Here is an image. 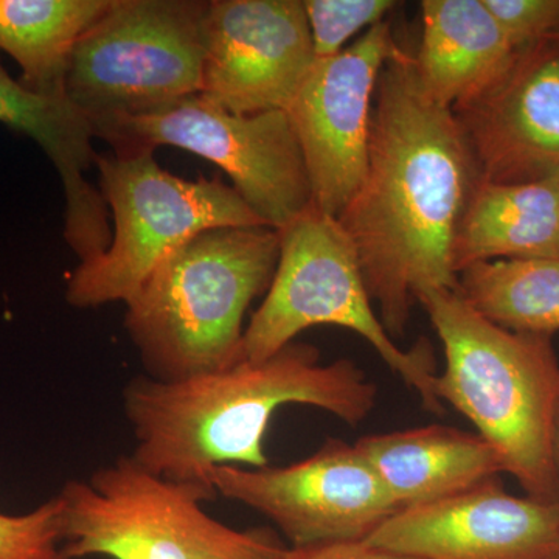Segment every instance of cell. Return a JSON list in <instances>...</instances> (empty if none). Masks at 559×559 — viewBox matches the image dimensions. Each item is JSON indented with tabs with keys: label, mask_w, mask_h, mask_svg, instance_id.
<instances>
[{
	"label": "cell",
	"mask_w": 559,
	"mask_h": 559,
	"mask_svg": "<svg viewBox=\"0 0 559 559\" xmlns=\"http://www.w3.org/2000/svg\"><path fill=\"white\" fill-rule=\"evenodd\" d=\"M479 179L454 110L426 94L401 50L378 80L366 175L337 216L392 340L425 294L459 288L452 248Z\"/></svg>",
	"instance_id": "6da1fadb"
},
{
	"label": "cell",
	"mask_w": 559,
	"mask_h": 559,
	"mask_svg": "<svg viewBox=\"0 0 559 559\" xmlns=\"http://www.w3.org/2000/svg\"><path fill=\"white\" fill-rule=\"evenodd\" d=\"M377 400V385L353 360L322 364L318 348L293 342L271 358L187 380L134 378L123 390V412L139 465L215 491L210 474L218 466L270 465L264 437L282 407H316L356 426Z\"/></svg>",
	"instance_id": "7a4b0ae2"
},
{
	"label": "cell",
	"mask_w": 559,
	"mask_h": 559,
	"mask_svg": "<svg viewBox=\"0 0 559 559\" xmlns=\"http://www.w3.org/2000/svg\"><path fill=\"white\" fill-rule=\"evenodd\" d=\"M418 304L443 345L441 404L473 423L528 498L555 503L559 360L551 337L496 325L459 288L430 290Z\"/></svg>",
	"instance_id": "3957f363"
},
{
	"label": "cell",
	"mask_w": 559,
	"mask_h": 559,
	"mask_svg": "<svg viewBox=\"0 0 559 559\" xmlns=\"http://www.w3.org/2000/svg\"><path fill=\"white\" fill-rule=\"evenodd\" d=\"M280 231L216 227L173 252L127 304L124 329L146 377L187 380L242 359L246 312L267 293Z\"/></svg>",
	"instance_id": "277c9868"
},
{
	"label": "cell",
	"mask_w": 559,
	"mask_h": 559,
	"mask_svg": "<svg viewBox=\"0 0 559 559\" xmlns=\"http://www.w3.org/2000/svg\"><path fill=\"white\" fill-rule=\"evenodd\" d=\"M216 496L120 455L86 480L62 485V550L69 559H272L285 547L270 528H234L210 516L204 503Z\"/></svg>",
	"instance_id": "5b68a950"
},
{
	"label": "cell",
	"mask_w": 559,
	"mask_h": 559,
	"mask_svg": "<svg viewBox=\"0 0 559 559\" xmlns=\"http://www.w3.org/2000/svg\"><path fill=\"white\" fill-rule=\"evenodd\" d=\"M280 231L277 270L242 336V359L263 360L305 330L334 325L359 334L393 373L415 390L423 407L443 412L428 341L403 349L373 310L355 246L340 221L311 207Z\"/></svg>",
	"instance_id": "8992f818"
},
{
	"label": "cell",
	"mask_w": 559,
	"mask_h": 559,
	"mask_svg": "<svg viewBox=\"0 0 559 559\" xmlns=\"http://www.w3.org/2000/svg\"><path fill=\"white\" fill-rule=\"evenodd\" d=\"M95 165L114 216L112 241L69 275L70 307L127 305L173 252L202 231L266 226L234 187L216 178H178L157 164L153 150L98 154Z\"/></svg>",
	"instance_id": "52a82bcc"
},
{
	"label": "cell",
	"mask_w": 559,
	"mask_h": 559,
	"mask_svg": "<svg viewBox=\"0 0 559 559\" xmlns=\"http://www.w3.org/2000/svg\"><path fill=\"white\" fill-rule=\"evenodd\" d=\"M205 0H112L70 58L66 95L92 123L200 95Z\"/></svg>",
	"instance_id": "ba28073f"
},
{
	"label": "cell",
	"mask_w": 559,
	"mask_h": 559,
	"mask_svg": "<svg viewBox=\"0 0 559 559\" xmlns=\"http://www.w3.org/2000/svg\"><path fill=\"white\" fill-rule=\"evenodd\" d=\"M95 139L114 153L176 146L204 157L266 226L285 229L311 207L310 178L285 110L238 116L191 95L165 108L95 120Z\"/></svg>",
	"instance_id": "9c48e42d"
},
{
	"label": "cell",
	"mask_w": 559,
	"mask_h": 559,
	"mask_svg": "<svg viewBox=\"0 0 559 559\" xmlns=\"http://www.w3.org/2000/svg\"><path fill=\"white\" fill-rule=\"evenodd\" d=\"M210 484L270 520L290 546L367 540L399 511L355 444L336 439L290 465L218 466Z\"/></svg>",
	"instance_id": "30bf717a"
},
{
	"label": "cell",
	"mask_w": 559,
	"mask_h": 559,
	"mask_svg": "<svg viewBox=\"0 0 559 559\" xmlns=\"http://www.w3.org/2000/svg\"><path fill=\"white\" fill-rule=\"evenodd\" d=\"M403 47L382 21L329 60L316 61L288 114L310 178L312 205L337 218L369 159L371 112L384 66Z\"/></svg>",
	"instance_id": "8fae6325"
},
{
	"label": "cell",
	"mask_w": 559,
	"mask_h": 559,
	"mask_svg": "<svg viewBox=\"0 0 559 559\" xmlns=\"http://www.w3.org/2000/svg\"><path fill=\"white\" fill-rule=\"evenodd\" d=\"M316 64L301 0H212L201 97L238 116L286 110Z\"/></svg>",
	"instance_id": "7c38bea8"
},
{
	"label": "cell",
	"mask_w": 559,
	"mask_h": 559,
	"mask_svg": "<svg viewBox=\"0 0 559 559\" xmlns=\"http://www.w3.org/2000/svg\"><path fill=\"white\" fill-rule=\"evenodd\" d=\"M367 543L409 559H559V509L510 495L495 477L396 511Z\"/></svg>",
	"instance_id": "4fadbf2b"
},
{
	"label": "cell",
	"mask_w": 559,
	"mask_h": 559,
	"mask_svg": "<svg viewBox=\"0 0 559 559\" xmlns=\"http://www.w3.org/2000/svg\"><path fill=\"white\" fill-rule=\"evenodd\" d=\"M454 110L480 176L491 182L559 179V44L520 50L487 91Z\"/></svg>",
	"instance_id": "5bb4252c"
},
{
	"label": "cell",
	"mask_w": 559,
	"mask_h": 559,
	"mask_svg": "<svg viewBox=\"0 0 559 559\" xmlns=\"http://www.w3.org/2000/svg\"><path fill=\"white\" fill-rule=\"evenodd\" d=\"M0 123L35 140L60 175L66 197L64 238L80 264L109 249L112 231L108 205L86 173L98 154L90 117L68 95L36 94L3 68L0 60Z\"/></svg>",
	"instance_id": "9a60e30c"
},
{
	"label": "cell",
	"mask_w": 559,
	"mask_h": 559,
	"mask_svg": "<svg viewBox=\"0 0 559 559\" xmlns=\"http://www.w3.org/2000/svg\"><path fill=\"white\" fill-rule=\"evenodd\" d=\"M355 447L399 510L452 498L503 473L498 452L479 433L448 426L374 433Z\"/></svg>",
	"instance_id": "2e32d148"
},
{
	"label": "cell",
	"mask_w": 559,
	"mask_h": 559,
	"mask_svg": "<svg viewBox=\"0 0 559 559\" xmlns=\"http://www.w3.org/2000/svg\"><path fill=\"white\" fill-rule=\"evenodd\" d=\"M421 20L415 70L426 94L448 108L487 91L516 58L484 0H425Z\"/></svg>",
	"instance_id": "e0dca14e"
},
{
	"label": "cell",
	"mask_w": 559,
	"mask_h": 559,
	"mask_svg": "<svg viewBox=\"0 0 559 559\" xmlns=\"http://www.w3.org/2000/svg\"><path fill=\"white\" fill-rule=\"evenodd\" d=\"M457 275L477 263L559 259V179L500 183L481 178L455 231Z\"/></svg>",
	"instance_id": "ac0fdd59"
},
{
	"label": "cell",
	"mask_w": 559,
	"mask_h": 559,
	"mask_svg": "<svg viewBox=\"0 0 559 559\" xmlns=\"http://www.w3.org/2000/svg\"><path fill=\"white\" fill-rule=\"evenodd\" d=\"M112 0H0V50L40 95H66L70 58Z\"/></svg>",
	"instance_id": "d6986e66"
},
{
	"label": "cell",
	"mask_w": 559,
	"mask_h": 559,
	"mask_svg": "<svg viewBox=\"0 0 559 559\" xmlns=\"http://www.w3.org/2000/svg\"><path fill=\"white\" fill-rule=\"evenodd\" d=\"M459 290L502 329L549 337L559 331V259L473 264L460 272Z\"/></svg>",
	"instance_id": "ffe728a7"
},
{
	"label": "cell",
	"mask_w": 559,
	"mask_h": 559,
	"mask_svg": "<svg viewBox=\"0 0 559 559\" xmlns=\"http://www.w3.org/2000/svg\"><path fill=\"white\" fill-rule=\"evenodd\" d=\"M395 7L393 0H304L316 61L340 55L349 38L385 21Z\"/></svg>",
	"instance_id": "44dd1931"
},
{
	"label": "cell",
	"mask_w": 559,
	"mask_h": 559,
	"mask_svg": "<svg viewBox=\"0 0 559 559\" xmlns=\"http://www.w3.org/2000/svg\"><path fill=\"white\" fill-rule=\"evenodd\" d=\"M0 559H69L57 496L25 514L0 513Z\"/></svg>",
	"instance_id": "7402d4cb"
},
{
	"label": "cell",
	"mask_w": 559,
	"mask_h": 559,
	"mask_svg": "<svg viewBox=\"0 0 559 559\" xmlns=\"http://www.w3.org/2000/svg\"><path fill=\"white\" fill-rule=\"evenodd\" d=\"M514 50L550 38L559 27V0H484Z\"/></svg>",
	"instance_id": "603a6c76"
},
{
	"label": "cell",
	"mask_w": 559,
	"mask_h": 559,
	"mask_svg": "<svg viewBox=\"0 0 559 559\" xmlns=\"http://www.w3.org/2000/svg\"><path fill=\"white\" fill-rule=\"evenodd\" d=\"M272 559H409L378 549L367 540L285 546Z\"/></svg>",
	"instance_id": "cb8c5ba5"
},
{
	"label": "cell",
	"mask_w": 559,
	"mask_h": 559,
	"mask_svg": "<svg viewBox=\"0 0 559 559\" xmlns=\"http://www.w3.org/2000/svg\"><path fill=\"white\" fill-rule=\"evenodd\" d=\"M554 474H555V503L559 509V411L557 415V425H555L554 439Z\"/></svg>",
	"instance_id": "d4e9b609"
},
{
	"label": "cell",
	"mask_w": 559,
	"mask_h": 559,
	"mask_svg": "<svg viewBox=\"0 0 559 559\" xmlns=\"http://www.w3.org/2000/svg\"><path fill=\"white\" fill-rule=\"evenodd\" d=\"M550 38H554L559 44V27L557 28V32H555L554 35L550 36Z\"/></svg>",
	"instance_id": "484cf974"
}]
</instances>
